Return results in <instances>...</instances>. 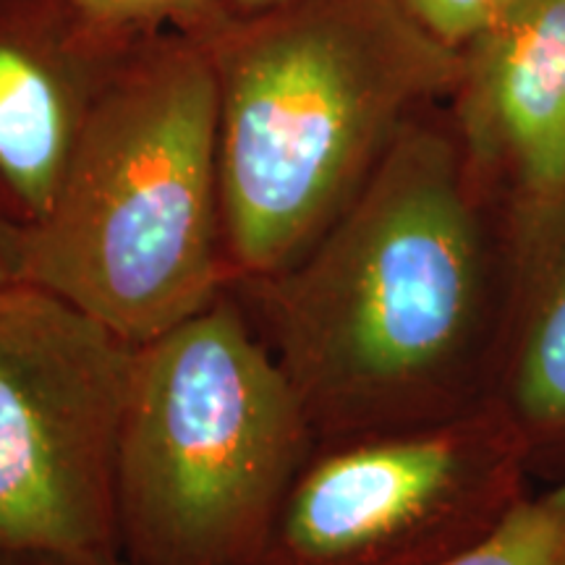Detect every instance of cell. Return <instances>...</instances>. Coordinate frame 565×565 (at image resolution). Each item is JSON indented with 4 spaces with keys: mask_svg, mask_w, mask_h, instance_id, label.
I'll list each match as a JSON object with an SVG mask.
<instances>
[{
    "mask_svg": "<svg viewBox=\"0 0 565 565\" xmlns=\"http://www.w3.org/2000/svg\"><path fill=\"white\" fill-rule=\"evenodd\" d=\"M228 9L236 13V17H249V13H259L273 9V6L282 3V0H225Z\"/></svg>",
    "mask_w": 565,
    "mask_h": 565,
    "instance_id": "cell-15",
    "label": "cell"
},
{
    "mask_svg": "<svg viewBox=\"0 0 565 565\" xmlns=\"http://www.w3.org/2000/svg\"><path fill=\"white\" fill-rule=\"evenodd\" d=\"M532 463L498 401L322 440L254 565H437L490 536L532 494Z\"/></svg>",
    "mask_w": 565,
    "mask_h": 565,
    "instance_id": "cell-6",
    "label": "cell"
},
{
    "mask_svg": "<svg viewBox=\"0 0 565 565\" xmlns=\"http://www.w3.org/2000/svg\"><path fill=\"white\" fill-rule=\"evenodd\" d=\"M437 565H565V482L532 492L490 536Z\"/></svg>",
    "mask_w": 565,
    "mask_h": 565,
    "instance_id": "cell-10",
    "label": "cell"
},
{
    "mask_svg": "<svg viewBox=\"0 0 565 565\" xmlns=\"http://www.w3.org/2000/svg\"><path fill=\"white\" fill-rule=\"evenodd\" d=\"M317 435L225 288L134 351L116 463L129 565H254Z\"/></svg>",
    "mask_w": 565,
    "mask_h": 565,
    "instance_id": "cell-4",
    "label": "cell"
},
{
    "mask_svg": "<svg viewBox=\"0 0 565 565\" xmlns=\"http://www.w3.org/2000/svg\"><path fill=\"white\" fill-rule=\"evenodd\" d=\"M458 55L445 108L471 173L515 221L565 186V0H521Z\"/></svg>",
    "mask_w": 565,
    "mask_h": 565,
    "instance_id": "cell-7",
    "label": "cell"
},
{
    "mask_svg": "<svg viewBox=\"0 0 565 565\" xmlns=\"http://www.w3.org/2000/svg\"><path fill=\"white\" fill-rule=\"evenodd\" d=\"M21 280L134 345L231 286L217 82L200 40L162 32L131 47L89 113L51 210L24 228Z\"/></svg>",
    "mask_w": 565,
    "mask_h": 565,
    "instance_id": "cell-3",
    "label": "cell"
},
{
    "mask_svg": "<svg viewBox=\"0 0 565 565\" xmlns=\"http://www.w3.org/2000/svg\"><path fill=\"white\" fill-rule=\"evenodd\" d=\"M134 351L45 288L0 291V557H121L116 463Z\"/></svg>",
    "mask_w": 565,
    "mask_h": 565,
    "instance_id": "cell-5",
    "label": "cell"
},
{
    "mask_svg": "<svg viewBox=\"0 0 565 565\" xmlns=\"http://www.w3.org/2000/svg\"><path fill=\"white\" fill-rule=\"evenodd\" d=\"M414 21L443 45L461 51L521 0H401Z\"/></svg>",
    "mask_w": 565,
    "mask_h": 565,
    "instance_id": "cell-12",
    "label": "cell"
},
{
    "mask_svg": "<svg viewBox=\"0 0 565 565\" xmlns=\"http://www.w3.org/2000/svg\"><path fill=\"white\" fill-rule=\"evenodd\" d=\"M89 24L121 42L179 32L204 42L233 17L225 0H68Z\"/></svg>",
    "mask_w": 565,
    "mask_h": 565,
    "instance_id": "cell-11",
    "label": "cell"
},
{
    "mask_svg": "<svg viewBox=\"0 0 565 565\" xmlns=\"http://www.w3.org/2000/svg\"><path fill=\"white\" fill-rule=\"evenodd\" d=\"M21 246L24 228L0 217V291L21 282Z\"/></svg>",
    "mask_w": 565,
    "mask_h": 565,
    "instance_id": "cell-13",
    "label": "cell"
},
{
    "mask_svg": "<svg viewBox=\"0 0 565 565\" xmlns=\"http://www.w3.org/2000/svg\"><path fill=\"white\" fill-rule=\"evenodd\" d=\"M207 47L231 282L294 265L362 194L461 55L401 0H282L233 17Z\"/></svg>",
    "mask_w": 565,
    "mask_h": 565,
    "instance_id": "cell-2",
    "label": "cell"
},
{
    "mask_svg": "<svg viewBox=\"0 0 565 565\" xmlns=\"http://www.w3.org/2000/svg\"><path fill=\"white\" fill-rule=\"evenodd\" d=\"M134 45L68 0H0L3 221L30 228L47 215L92 108Z\"/></svg>",
    "mask_w": 565,
    "mask_h": 565,
    "instance_id": "cell-8",
    "label": "cell"
},
{
    "mask_svg": "<svg viewBox=\"0 0 565 565\" xmlns=\"http://www.w3.org/2000/svg\"><path fill=\"white\" fill-rule=\"evenodd\" d=\"M511 223L513 303L494 401L519 429L536 482H565V186Z\"/></svg>",
    "mask_w": 565,
    "mask_h": 565,
    "instance_id": "cell-9",
    "label": "cell"
},
{
    "mask_svg": "<svg viewBox=\"0 0 565 565\" xmlns=\"http://www.w3.org/2000/svg\"><path fill=\"white\" fill-rule=\"evenodd\" d=\"M0 565H129L124 557L110 561H45V557H0Z\"/></svg>",
    "mask_w": 565,
    "mask_h": 565,
    "instance_id": "cell-14",
    "label": "cell"
},
{
    "mask_svg": "<svg viewBox=\"0 0 565 565\" xmlns=\"http://www.w3.org/2000/svg\"><path fill=\"white\" fill-rule=\"evenodd\" d=\"M513 278L511 215L433 103L312 249L231 286L322 443L494 401Z\"/></svg>",
    "mask_w": 565,
    "mask_h": 565,
    "instance_id": "cell-1",
    "label": "cell"
}]
</instances>
